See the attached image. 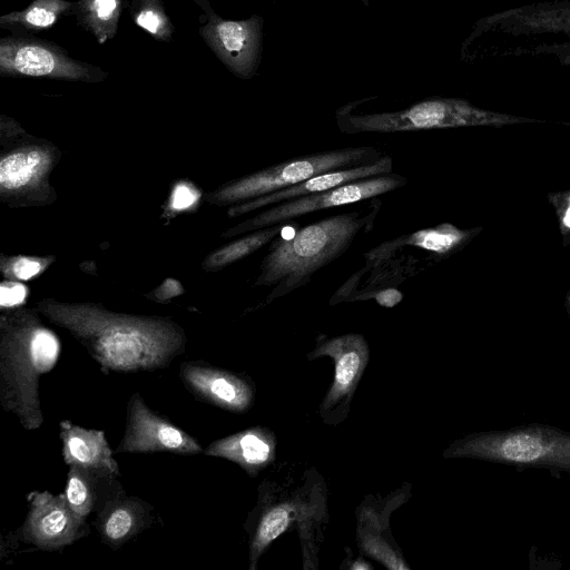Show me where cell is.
<instances>
[{"mask_svg": "<svg viewBox=\"0 0 570 570\" xmlns=\"http://www.w3.org/2000/svg\"><path fill=\"white\" fill-rule=\"evenodd\" d=\"M36 308L72 335L105 373L166 368L186 350L183 327L169 317L117 313L100 304L43 298Z\"/></svg>", "mask_w": 570, "mask_h": 570, "instance_id": "6da1fadb", "label": "cell"}, {"mask_svg": "<svg viewBox=\"0 0 570 570\" xmlns=\"http://www.w3.org/2000/svg\"><path fill=\"white\" fill-rule=\"evenodd\" d=\"M465 62L552 57L570 65V0L505 9L476 20L461 46Z\"/></svg>", "mask_w": 570, "mask_h": 570, "instance_id": "7a4b0ae2", "label": "cell"}, {"mask_svg": "<svg viewBox=\"0 0 570 570\" xmlns=\"http://www.w3.org/2000/svg\"><path fill=\"white\" fill-rule=\"evenodd\" d=\"M39 314L19 307L0 316V405L27 431L43 423L39 380L56 366L61 352L58 336Z\"/></svg>", "mask_w": 570, "mask_h": 570, "instance_id": "3957f363", "label": "cell"}, {"mask_svg": "<svg viewBox=\"0 0 570 570\" xmlns=\"http://www.w3.org/2000/svg\"><path fill=\"white\" fill-rule=\"evenodd\" d=\"M381 204L376 199L365 214L342 213L306 225L289 238H275L254 283L273 287L266 303L305 286L316 272L344 255L360 234L373 228Z\"/></svg>", "mask_w": 570, "mask_h": 570, "instance_id": "277c9868", "label": "cell"}, {"mask_svg": "<svg viewBox=\"0 0 570 570\" xmlns=\"http://www.w3.org/2000/svg\"><path fill=\"white\" fill-rule=\"evenodd\" d=\"M0 199L10 208L38 207L57 198L49 177L61 158L51 142L27 134L13 119L0 122Z\"/></svg>", "mask_w": 570, "mask_h": 570, "instance_id": "5b68a950", "label": "cell"}, {"mask_svg": "<svg viewBox=\"0 0 570 570\" xmlns=\"http://www.w3.org/2000/svg\"><path fill=\"white\" fill-rule=\"evenodd\" d=\"M336 121L342 132L361 134L471 126L501 127L538 120L481 109L464 99L434 97L397 111L355 115L342 107L336 112Z\"/></svg>", "mask_w": 570, "mask_h": 570, "instance_id": "8992f818", "label": "cell"}, {"mask_svg": "<svg viewBox=\"0 0 570 570\" xmlns=\"http://www.w3.org/2000/svg\"><path fill=\"white\" fill-rule=\"evenodd\" d=\"M383 157L373 146H350L303 155L225 183L206 202L232 206L299 184L318 174L374 164Z\"/></svg>", "mask_w": 570, "mask_h": 570, "instance_id": "52a82bcc", "label": "cell"}, {"mask_svg": "<svg viewBox=\"0 0 570 570\" xmlns=\"http://www.w3.org/2000/svg\"><path fill=\"white\" fill-rule=\"evenodd\" d=\"M445 458H473L570 473V435L541 425L468 435L444 451Z\"/></svg>", "mask_w": 570, "mask_h": 570, "instance_id": "ba28073f", "label": "cell"}, {"mask_svg": "<svg viewBox=\"0 0 570 570\" xmlns=\"http://www.w3.org/2000/svg\"><path fill=\"white\" fill-rule=\"evenodd\" d=\"M406 184L407 179L404 176L393 173L362 178L328 190L268 206L257 215L228 228L222 236L230 238L275 224L288 223L314 212L375 198Z\"/></svg>", "mask_w": 570, "mask_h": 570, "instance_id": "9c48e42d", "label": "cell"}, {"mask_svg": "<svg viewBox=\"0 0 570 570\" xmlns=\"http://www.w3.org/2000/svg\"><path fill=\"white\" fill-rule=\"evenodd\" d=\"M322 356L333 360L335 371L320 413L325 423L335 425L344 421L350 412L353 395L370 358L368 345L362 334L347 333L322 341L307 358Z\"/></svg>", "mask_w": 570, "mask_h": 570, "instance_id": "30bf717a", "label": "cell"}, {"mask_svg": "<svg viewBox=\"0 0 570 570\" xmlns=\"http://www.w3.org/2000/svg\"><path fill=\"white\" fill-rule=\"evenodd\" d=\"M27 499L29 509L19 529L24 543L42 551H56L89 534L87 518L71 509L63 493L32 491Z\"/></svg>", "mask_w": 570, "mask_h": 570, "instance_id": "8fae6325", "label": "cell"}, {"mask_svg": "<svg viewBox=\"0 0 570 570\" xmlns=\"http://www.w3.org/2000/svg\"><path fill=\"white\" fill-rule=\"evenodd\" d=\"M0 72L73 81H99L105 77L101 70L71 59L53 46L18 38L1 39Z\"/></svg>", "mask_w": 570, "mask_h": 570, "instance_id": "7c38bea8", "label": "cell"}, {"mask_svg": "<svg viewBox=\"0 0 570 570\" xmlns=\"http://www.w3.org/2000/svg\"><path fill=\"white\" fill-rule=\"evenodd\" d=\"M153 452L195 455L204 449L190 434L155 413L136 392L127 404L126 429L116 453Z\"/></svg>", "mask_w": 570, "mask_h": 570, "instance_id": "4fadbf2b", "label": "cell"}, {"mask_svg": "<svg viewBox=\"0 0 570 570\" xmlns=\"http://www.w3.org/2000/svg\"><path fill=\"white\" fill-rule=\"evenodd\" d=\"M263 23L259 16L226 20L213 14L202 28V35L233 73L249 79L256 73L261 61Z\"/></svg>", "mask_w": 570, "mask_h": 570, "instance_id": "5bb4252c", "label": "cell"}, {"mask_svg": "<svg viewBox=\"0 0 570 570\" xmlns=\"http://www.w3.org/2000/svg\"><path fill=\"white\" fill-rule=\"evenodd\" d=\"M267 489L259 488V499L248 518L245 528L249 534V569L255 570L258 559L271 543L283 534L295 521L301 524V533L305 528L303 546L311 539L308 525L316 505L302 497L272 498ZM303 547V548H304Z\"/></svg>", "mask_w": 570, "mask_h": 570, "instance_id": "9a60e30c", "label": "cell"}, {"mask_svg": "<svg viewBox=\"0 0 570 570\" xmlns=\"http://www.w3.org/2000/svg\"><path fill=\"white\" fill-rule=\"evenodd\" d=\"M180 377L196 396L223 410L243 413L253 405L255 387L245 375L191 361L181 363Z\"/></svg>", "mask_w": 570, "mask_h": 570, "instance_id": "2e32d148", "label": "cell"}, {"mask_svg": "<svg viewBox=\"0 0 570 570\" xmlns=\"http://www.w3.org/2000/svg\"><path fill=\"white\" fill-rule=\"evenodd\" d=\"M392 171V157L389 155H383V157L374 164L325 171L285 189L274 191L272 194L248 202L232 205L227 210V215L230 218H236L250 212L264 209L268 206L285 200L321 193L362 178L385 175Z\"/></svg>", "mask_w": 570, "mask_h": 570, "instance_id": "e0dca14e", "label": "cell"}, {"mask_svg": "<svg viewBox=\"0 0 570 570\" xmlns=\"http://www.w3.org/2000/svg\"><path fill=\"white\" fill-rule=\"evenodd\" d=\"M151 512L153 507L146 501L122 492L97 511L94 524L101 541L111 550H118L151 525Z\"/></svg>", "mask_w": 570, "mask_h": 570, "instance_id": "ac0fdd59", "label": "cell"}, {"mask_svg": "<svg viewBox=\"0 0 570 570\" xmlns=\"http://www.w3.org/2000/svg\"><path fill=\"white\" fill-rule=\"evenodd\" d=\"M204 454L229 460L256 476L275 460L276 438L269 429L252 426L213 441Z\"/></svg>", "mask_w": 570, "mask_h": 570, "instance_id": "d6986e66", "label": "cell"}, {"mask_svg": "<svg viewBox=\"0 0 570 570\" xmlns=\"http://www.w3.org/2000/svg\"><path fill=\"white\" fill-rule=\"evenodd\" d=\"M59 436L62 442V458L68 466L77 465L120 475L104 431L86 429L69 420H62L59 423Z\"/></svg>", "mask_w": 570, "mask_h": 570, "instance_id": "ffe728a7", "label": "cell"}, {"mask_svg": "<svg viewBox=\"0 0 570 570\" xmlns=\"http://www.w3.org/2000/svg\"><path fill=\"white\" fill-rule=\"evenodd\" d=\"M480 230V227L461 229L450 223H442L386 240L366 252L364 257L366 262H372L399 248L412 246L430 254L432 259L440 261L458 252Z\"/></svg>", "mask_w": 570, "mask_h": 570, "instance_id": "44dd1931", "label": "cell"}, {"mask_svg": "<svg viewBox=\"0 0 570 570\" xmlns=\"http://www.w3.org/2000/svg\"><path fill=\"white\" fill-rule=\"evenodd\" d=\"M118 476L105 471L70 465L63 495L75 512L88 518L108 500L125 492Z\"/></svg>", "mask_w": 570, "mask_h": 570, "instance_id": "7402d4cb", "label": "cell"}, {"mask_svg": "<svg viewBox=\"0 0 570 570\" xmlns=\"http://www.w3.org/2000/svg\"><path fill=\"white\" fill-rule=\"evenodd\" d=\"M286 223L275 224L245 234L212 252L202 264L205 272H218L272 243L283 232Z\"/></svg>", "mask_w": 570, "mask_h": 570, "instance_id": "603a6c76", "label": "cell"}, {"mask_svg": "<svg viewBox=\"0 0 570 570\" xmlns=\"http://www.w3.org/2000/svg\"><path fill=\"white\" fill-rule=\"evenodd\" d=\"M75 12L100 43L112 38L117 31L122 0H80L73 4Z\"/></svg>", "mask_w": 570, "mask_h": 570, "instance_id": "cb8c5ba5", "label": "cell"}, {"mask_svg": "<svg viewBox=\"0 0 570 570\" xmlns=\"http://www.w3.org/2000/svg\"><path fill=\"white\" fill-rule=\"evenodd\" d=\"M66 0H33L21 11L11 12L0 18L3 28H20L26 30H42L52 27L57 20L73 8Z\"/></svg>", "mask_w": 570, "mask_h": 570, "instance_id": "d4e9b609", "label": "cell"}, {"mask_svg": "<svg viewBox=\"0 0 570 570\" xmlns=\"http://www.w3.org/2000/svg\"><path fill=\"white\" fill-rule=\"evenodd\" d=\"M55 257L14 255L0 257V269L4 279L28 282L42 274L52 263Z\"/></svg>", "mask_w": 570, "mask_h": 570, "instance_id": "484cf974", "label": "cell"}, {"mask_svg": "<svg viewBox=\"0 0 570 570\" xmlns=\"http://www.w3.org/2000/svg\"><path fill=\"white\" fill-rule=\"evenodd\" d=\"M135 22L159 40H169L171 24L165 14L159 0H139L134 14Z\"/></svg>", "mask_w": 570, "mask_h": 570, "instance_id": "4316f807", "label": "cell"}, {"mask_svg": "<svg viewBox=\"0 0 570 570\" xmlns=\"http://www.w3.org/2000/svg\"><path fill=\"white\" fill-rule=\"evenodd\" d=\"M200 197V190L191 181L179 180L170 191L166 210L171 215L194 210Z\"/></svg>", "mask_w": 570, "mask_h": 570, "instance_id": "83f0119b", "label": "cell"}, {"mask_svg": "<svg viewBox=\"0 0 570 570\" xmlns=\"http://www.w3.org/2000/svg\"><path fill=\"white\" fill-rule=\"evenodd\" d=\"M28 287L19 281L4 279L0 285V306L2 311L22 307L28 297Z\"/></svg>", "mask_w": 570, "mask_h": 570, "instance_id": "f1b7e54d", "label": "cell"}, {"mask_svg": "<svg viewBox=\"0 0 570 570\" xmlns=\"http://www.w3.org/2000/svg\"><path fill=\"white\" fill-rule=\"evenodd\" d=\"M549 200L556 210L562 236L570 237V189L549 194Z\"/></svg>", "mask_w": 570, "mask_h": 570, "instance_id": "f546056e", "label": "cell"}, {"mask_svg": "<svg viewBox=\"0 0 570 570\" xmlns=\"http://www.w3.org/2000/svg\"><path fill=\"white\" fill-rule=\"evenodd\" d=\"M373 298L375 302L382 307H394L403 299V293L399 291L396 287H386L382 289H376L371 294L361 295L357 299H367Z\"/></svg>", "mask_w": 570, "mask_h": 570, "instance_id": "4dcf8cb0", "label": "cell"}, {"mask_svg": "<svg viewBox=\"0 0 570 570\" xmlns=\"http://www.w3.org/2000/svg\"><path fill=\"white\" fill-rule=\"evenodd\" d=\"M185 292L179 281L175 278H166L161 285L146 296L151 297L157 302H167L174 297L181 295Z\"/></svg>", "mask_w": 570, "mask_h": 570, "instance_id": "1f68e13d", "label": "cell"}, {"mask_svg": "<svg viewBox=\"0 0 570 570\" xmlns=\"http://www.w3.org/2000/svg\"><path fill=\"white\" fill-rule=\"evenodd\" d=\"M351 569L358 570V569H372L373 567L367 563L366 561L358 559L350 567Z\"/></svg>", "mask_w": 570, "mask_h": 570, "instance_id": "d6a6232c", "label": "cell"}, {"mask_svg": "<svg viewBox=\"0 0 570 570\" xmlns=\"http://www.w3.org/2000/svg\"><path fill=\"white\" fill-rule=\"evenodd\" d=\"M566 307L570 314V292L568 293L567 298H566Z\"/></svg>", "mask_w": 570, "mask_h": 570, "instance_id": "836d02e7", "label": "cell"}, {"mask_svg": "<svg viewBox=\"0 0 570 570\" xmlns=\"http://www.w3.org/2000/svg\"><path fill=\"white\" fill-rule=\"evenodd\" d=\"M362 2L365 4V6H368V0H362Z\"/></svg>", "mask_w": 570, "mask_h": 570, "instance_id": "e575fe53", "label": "cell"}]
</instances>
